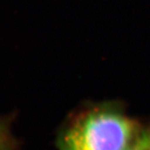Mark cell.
<instances>
[{
	"label": "cell",
	"instance_id": "obj_2",
	"mask_svg": "<svg viewBox=\"0 0 150 150\" xmlns=\"http://www.w3.org/2000/svg\"><path fill=\"white\" fill-rule=\"evenodd\" d=\"M126 150H150V121L144 123L139 134Z\"/></svg>",
	"mask_w": 150,
	"mask_h": 150
},
{
	"label": "cell",
	"instance_id": "obj_3",
	"mask_svg": "<svg viewBox=\"0 0 150 150\" xmlns=\"http://www.w3.org/2000/svg\"><path fill=\"white\" fill-rule=\"evenodd\" d=\"M6 139H7V129L5 124L0 121V150H4V147L3 148V145H5Z\"/></svg>",
	"mask_w": 150,
	"mask_h": 150
},
{
	"label": "cell",
	"instance_id": "obj_1",
	"mask_svg": "<svg viewBox=\"0 0 150 150\" xmlns=\"http://www.w3.org/2000/svg\"><path fill=\"white\" fill-rule=\"evenodd\" d=\"M144 122L130 116L123 103H88L74 110L60 127L58 150H126Z\"/></svg>",
	"mask_w": 150,
	"mask_h": 150
}]
</instances>
